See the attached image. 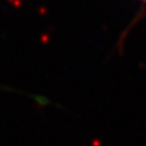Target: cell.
Returning <instances> with one entry per match:
<instances>
[{"mask_svg":"<svg viewBox=\"0 0 146 146\" xmlns=\"http://www.w3.org/2000/svg\"><path fill=\"white\" fill-rule=\"evenodd\" d=\"M144 1H146V0H144Z\"/></svg>","mask_w":146,"mask_h":146,"instance_id":"obj_1","label":"cell"}]
</instances>
